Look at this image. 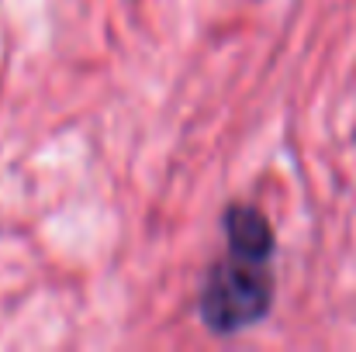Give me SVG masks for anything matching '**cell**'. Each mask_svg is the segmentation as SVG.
Segmentation results:
<instances>
[{
  "label": "cell",
  "instance_id": "obj_2",
  "mask_svg": "<svg viewBox=\"0 0 356 352\" xmlns=\"http://www.w3.org/2000/svg\"><path fill=\"white\" fill-rule=\"evenodd\" d=\"M225 235H229V245H232V255H245V259H259L266 262L270 252H273V232H270V221L252 211V208H229L225 211Z\"/></svg>",
  "mask_w": 356,
  "mask_h": 352
},
{
  "label": "cell",
  "instance_id": "obj_1",
  "mask_svg": "<svg viewBox=\"0 0 356 352\" xmlns=\"http://www.w3.org/2000/svg\"><path fill=\"white\" fill-rule=\"evenodd\" d=\"M273 301V280L266 262L236 255L232 262H218L201 290V318L211 332H238L256 325Z\"/></svg>",
  "mask_w": 356,
  "mask_h": 352
}]
</instances>
